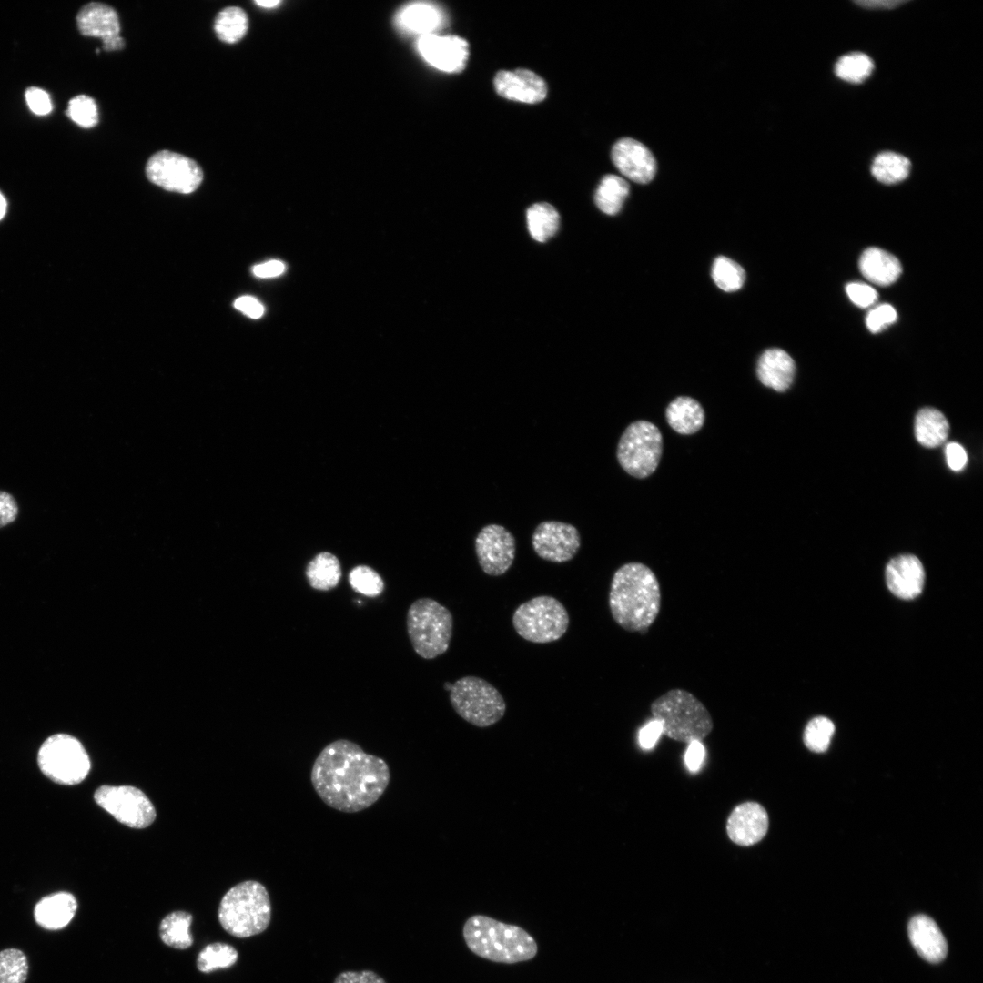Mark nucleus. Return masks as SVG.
<instances>
[{"label":"nucleus","instance_id":"obj_48","mask_svg":"<svg viewBox=\"0 0 983 983\" xmlns=\"http://www.w3.org/2000/svg\"><path fill=\"white\" fill-rule=\"evenodd\" d=\"M705 749L700 741L689 743L684 755V762L690 772L698 771L704 760Z\"/></svg>","mask_w":983,"mask_h":983},{"label":"nucleus","instance_id":"obj_30","mask_svg":"<svg viewBox=\"0 0 983 983\" xmlns=\"http://www.w3.org/2000/svg\"><path fill=\"white\" fill-rule=\"evenodd\" d=\"M628 194V183L619 176L608 174L602 178L594 199L601 211L615 215L621 210Z\"/></svg>","mask_w":983,"mask_h":983},{"label":"nucleus","instance_id":"obj_15","mask_svg":"<svg viewBox=\"0 0 983 983\" xmlns=\"http://www.w3.org/2000/svg\"><path fill=\"white\" fill-rule=\"evenodd\" d=\"M76 25L83 35L100 38L106 51L121 50L125 46L117 13L106 4L91 2L82 6L76 15Z\"/></svg>","mask_w":983,"mask_h":983},{"label":"nucleus","instance_id":"obj_26","mask_svg":"<svg viewBox=\"0 0 983 983\" xmlns=\"http://www.w3.org/2000/svg\"><path fill=\"white\" fill-rule=\"evenodd\" d=\"M949 424L942 412L934 408L920 410L915 419L917 441L927 448H935L948 438Z\"/></svg>","mask_w":983,"mask_h":983},{"label":"nucleus","instance_id":"obj_36","mask_svg":"<svg viewBox=\"0 0 983 983\" xmlns=\"http://www.w3.org/2000/svg\"><path fill=\"white\" fill-rule=\"evenodd\" d=\"M29 972L27 956L19 948L0 951V983H25Z\"/></svg>","mask_w":983,"mask_h":983},{"label":"nucleus","instance_id":"obj_8","mask_svg":"<svg viewBox=\"0 0 983 983\" xmlns=\"http://www.w3.org/2000/svg\"><path fill=\"white\" fill-rule=\"evenodd\" d=\"M512 623L517 634L524 640L534 644H548L561 639L566 633L570 616L565 606L557 598L539 595L515 609Z\"/></svg>","mask_w":983,"mask_h":983},{"label":"nucleus","instance_id":"obj_6","mask_svg":"<svg viewBox=\"0 0 983 983\" xmlns=\"http://www.w3.org/2000/svg\"><path fill=\"white\" fill-rule=\"evenodd\" d=\"M407 632L414 651L424 659L443 654L452 638L451 611L429 597L415 600L407 612Z\"/></svg>","mask_w":983,"mask_h":983},{"label":"nucleus","instance_id":"obj_35","mask_svg":"<svg viewBox=\"0 0 983 983\" xmlns=\"http://www.w3.org/2000/svg\"><path fill=\"white\" fill-rule=\"evenodd\" d=\"M874 63L864 53L855 52L841 56L835 66V73L840 79L859 84L872 73Z\"/></svg>","mask_w":983,"mask_h":983},{"label":"nucleus","instance_id":"obj_44","mask_svg":"<svg viewBox=\"0 0 983 983\" xmlns=\"http://www.w3.org/2000/svg\"><path fill=\"white\" fill-rule=\"evenodd\" d=\"M334 983H386V981L371 970H362L341 972L336 977Z\"/></svg>","mask_w":983,"mask_h":983},{"label":"nucleus","instance_id":"obj_46","mask_svg":"<svg viewBox=\"0 0 983 983\" xmlns=\"http://www.w3.org/2000/svg\"><path fill=\"white\" fill-rule=\"evenodd\" d=\"M945 455L948 467L955 471L963 470L968 462L965 449L957 442H949L946 445Z\"/></svg>","mask_w":983,"mask_h":983},{"label":"nucleus","instance_id":"obj_32","mask_svg":"<svg viewBox=\"0 0 983 983\" xmlns=\"http://www.w3.org/2000/svg\"><path fill=\"white\" fill-rule=\"evenodd\" d=\"M911 163L903 155L894 152L878 154L872 164L871 173L884 184H896L905 180L910 171Z\"/></svg>","mask_w":983,"mask_h":983},{"label":"nucleus","instance_id":"obj_14","mask_svg":"<svg viewBox=\"0 0 983 983\" xmlns=\"http://www.w3.org/2000/svg\"><path fill=\"white\" fill-rule=\"evenodd\" d=\"M532 546L540 558L562 563L577 554L581 547V535L577 528L570 523L545 521L534 529Z\"/></svg>","mask_w":983,"mask_h":983},{"label":"nucleus","instance_id":"obj_53","mask_svg":"<svg viewBox=\"0 0 983 983\" xmlns=\"http://www.w3.org/2000/svg\"><path fill=\"white\" fill-rule=\"evenodd\" d=\"M7 208V202L4 195L0 191V220L5 217Z\"/></svg>","mask_w":983,"mask_h":983},{"label":"nucleus","instance_id":"obj_49","mask_svg":"<svg viewBox=\"0 0 983 983\" xmlns=\"http://www.w3.org/2000/svg\"><path fill=\"white\" fill-rule=\"evenodd\" d=\"M234 307L251 319H259L264 313L263 305L251 296L238 298L234 302Z\"/></svg>","mask_w":983,"mask_h":983},{"label":"nucleus","instance_id":"obj_40","mask_svg":"<svg viewBox=\"0 0 983 983\" xmlns=\"http://www.w3.org/2000/svg\"><path fill=\"white\" fill-rule=\"evenodd\" d=\"M68 117L84 128H91L98 122V111L96 101L86 95L73 97L67 106Z\"/></svg>","mask_w":983,"mask_h":983},{"label":"nucleus","instance_id":"obj_7","mask_svg":"<svg viewBox=\"0 0 983 983\" xmlns=\"http://www.w3.org/2000/svg\"><path fill=\"white\" fill-rule=\"evenodd\" d=\"M449 697L456 714L480 728L495 725L506 712V703L499 690L479 676L467 675L455 681Z\"/></svg>","mask_w":983,"mask_h":983},{"label":"nucleus","instance_id":"obj_37","mask_svg":"<svg viewBox=\"0 0 983 983\" xmlns=\"http://www.w3.org/2000/svg\"><path fill=\"white\" fill-rule=\"evenodd\" d=\"M712 278L719 289L731 292L742 288L745 274L739 264L726 257L720 256L714 261Z\"/></svg>","mask_w":983,"mask_h":983},{"label":"nucleus","instance_id":"obj_2","mask_svg":"<svg viewBox=\"0 0 983 983\" xmlns=\"http://www.w3.org/2000/svg\"><path fill=\"white\" fill-rule=\"evenodd\" d=\"M608 602L613 619L620 627L644 633L661 609L659 581L644 563H624L613 575Z\"/></svg>","mask_w":983,"mask_h":983},{"label":"nucleus","instance_id":"obj_31","mask_svg":"<svg viewBox=\"0 0 983 983\" xmlns=\"http://www.w3.org/2000/svg\"><path fill=\"white\" fill-rule=\"evenodd\" d=\"M528 229L533 239L545 242L558 230L560 216L549 203H536L526 213Z\"/></svg>","mask_w":983,"mask_h":983},{"label":"nucleus","instance_id":"obj_13","mask_svg":"<svg viewBox=\"0 0 983 983\" xmlns=\"http://www.w3.org/2000/svg\"><path fill=\"white\" fill-rule=\"evenodd\" d=\"M474 548L481 569L488 575L501 576L514 562L516 541L505 527L492 523L478 532Z\"/></svg>","mask_w":983,"mask_h":983},{"label":"nucleus","instance_id":"obj_51","mask_svg":"<svg viewBox=\"0 0 983 983\" xmlns=\"http://www.w3.org/2000/svg\"><path fill=\"white\" fill-rule=\"evenodd\" d=\"M855 3L857 4L858 5H860L861 7L866 8V9H872V10H874V9L875 10H877H877L886 9V10H887V9L897 8L899 5H901L905 4V3H907V1H901V0H896V1L895 0H881V1L880 0H871V1H866V0H865V1H856Z\"/></svg>","mask_w":983,"mask_h":983},{"label":"nucleus","instance_id":"obj_33","mask_svg":"<svg viewBox=\"0 0 983 983\" xmlns=\"http://www.w3.org/2000/svg\"><path fill=\"white\" fill-rule=\"evenodd\" d=\"M248 27L247 14L238 6L222 9L214 21V30L219 40L234 44L246 35Z\"/></svg>","mask_w":983,"mask_h":983},{"label":"nucleus","instance_id":"obj_21","mask_svg":"<svg viewBox=\"0 0 983 983\" xmlns=\"http://www.w3.org/2000/svg\"><path fill=\"white\" fill-rule=\"evenodd\" d=\"M908 937L917 952L927 961L938 963L948 953V944L937 923L929 917L917 915L908 924Z\"/></svg>","mask_w":983,"mask_h":983},{"label":"nucleus","instance_id":"obj_16","mask_svg":"<svg viewBox=\"0 0 983 983\" xmlns=\"http://www.w3.org/2000/svg\"><path fill=\"white\" fill-rule=\"evenodd\" d=\"M418 50L429 64L448 73L461 71L469 56L467 41L457 35H421Z\"/></svg>","mask_w":983,"mask_h":983},{"label":"nucleus","instance_id":"obj_23","mask_svg":"<svg viewBox=\"0 0 983 983\" xmlns=\"http://www.w3.org/2000/svg\"><path fill=\"white\" fill-rule=\"evenodd\" d=\"M796 365L784 350L774 348L763 352L757 361L756 375L765 387L784 392L794 381Z\"/></svg>","mask_w":983,"mask_h":983},{"label":"nucleus","instance_id":"obj_12","mask_svg":"<svg viewBox=\"0 0 983 983\" xmlns=\"http://www.w3.org/2000/svg\"><path fill=\"white\" fill-rule=\"evenodd\" d=\"M146 175L153 184L181 194L194 192L203 180V171L196 161L169 150L158 151L149 157Z\"/></svg>","mask_w":983,"mask_h":983},{"label":"nucleus","instance_id":"obj_22","mask_svg":"<svg viewBox=\"0 0 983 983\" xmlns=\"http://www.w3.org/2000/svg\"><path fill=\"white\" fill-rule=\"evenodd\" d=\"M76 897L67 891H58L43 897L34 907L35 921L47 930L66 927L77 910Z\"/></svg>","mask_w":983,"mask_h":983},{"label":"nucleus","instance_id":"obj_25","mask_svg":"<svg viewBox=\"0 0 983 983\" xmlns=\"http://www.w3.org/2000/svg\"><path fill=\"white\" fill-rule=\"evenodd\" d=\"M665 418L674 431L689 435L697 432L704 425V410L696 400L679 396L667 406Z\"/></svg>","mask_w":983,"mask_h":983},{"label":"nucleus","instance_id":"obj_54","mask_svg":"<svg viewBox=\"0 0 983 983\" xmlns=\"http://www.w3.org/2000/svg\"><path fill=\"white\" fill-rule=\"evenodd\" d=\"M451 686H452V684H451V683H448V682H447V683H445V684H444V688H445V690H447V691H449V692H450V690L451 689Z\"/></svg>","mask_w":983,"mask_h":983},{"label":"nucleus","instance_id":"obj_45","mask_svg":"<svg viewBox=\"0 0 983 983\" xmlns=\"http://www.w3.org/2000/svg\"><path fill=\"white\" fill-rule=\"evenodd\" d=\"M18 514V505L10 493L0 491V528L13 522Z\"/></svg>","mask_w":983,"mask_h":983},{"label":"nucleus","instance_id":"obj_18","mask_svg":"<svg viewBox=\"0 0 983 983\" xmlns=\"http://www.w3.org/2000/svg\"><path fill=\"white\" fill-rule=\"evenodd\" d=\"M768 826V815L764 806L756 802H745L731 812L726 832L735 844L748 846L765 837Z\"/></svg>","mask_w":983,"mask_h":983},{"label":"nucleus","instance_id":"obj_24","mask_svg":"<svg viewBox=\"0 0 983 983\" xmlns=\"http://www.w3.org/2000/svg\"><path fill=\"white\" fill-rule=\"evenodd\" d=\"M859 269L870 282L887 286L894 283L902 272V267L894 255L878 248H868L861 255Z\"/></svg>","mask_w":983,"mask_h":983},{"label":"nucleus","instance_id":"obj_43","mask_svg":"<svg viewBox=\"0 0 983 983\" xmlns=\"http://www.w3.org/2000/svg\"><path fill=\"white\" fill-rule=\"evenodd\" d=\"M26 104L30 110L38 116H46L52 110V102L49 95L43 89L35 86L28 87L25 93Z\"/></svg>","mask_w":983,"mask_h":983},{"label":"nucleus","instance_id":"obj_9","mask_svg":"<svg viewBox=\"0 0 983 983\" xmlns=\"http://www.w3.org/2000/svg\"><path fill=\"white\" fill-rule=\"evenodd\" d=\"M37 764L44 775L64 785L81 783L91 767L88 754L81 742L67 734L47 737L38 750Z\"/></svg>","mask_w":983,"mask_h":983},{"label":"nucleus","instance_id":"obj_27","mask_svg":"<svg viewBox=\"0 0 983 983\" xmlns=\"http://www.w3.org/2000/svg\"><path fill=\"white\" fill-rule=\"evenodd\" d=\"M305 574L310 587L329 591L339 584L342 573L339 559L331 552H322L308 563Z\"/></svg>","mask_w":983,"mask_h":983},{"label":"nucleus","instance_id":"obj_52","mask_svg":"<svg viewBox=\"0 0 983 983\" xmlns=\"http://www.w3.org/2000/svg\"><path fill=\"white\" fill-rule=\"evenodd\" d=\"M256 4L258 5L259 6L264 7V8H271V7H274V6L278 5L279 4H280V1L263 0V1H256Z\"/></svg>","mask_w":983,"mask_h":983},{"label":"nucleus","instance_id":"obj_41","mask_svg":"<svg viewBox=\"0 0 983 983\" xmlns=\"http://www.w3.org/2000/svg\"><path fill=\"white\" fill-rule=\"evenodd\" d=\"M897 318V314L894 307L883 303L869 310L866 318V324L872 333H877L893 324Z\"/></svg>","mask_w":983,"mask_h":983},{"label":"nucleus","instance_id":"obj_47","mask_svg":"<svg viewBox=\"0 0 983 983\" xmlns=\"http://www.w3.org/2000/svg\"><path fill=\"white\" fill-rule=\"evenodd\" d=\"M663 734L662 725L654 719L647 723L639 732V744L644 750L652 749Z\"/></svg>","mask_w":983,"mask_h":983},{"label":"nucleus","instance_id":"obj_4","mask_svg":"<svg viewBox=\"0 0 983 983\" xmlns=\"http://www.w3.org/2000/svg\"><path fill=\"white\" fill-rule=\"evenodd\" d=\"M271 904L266 887L255 880L232 887L222 897L218 918L223 929L238 938L264 932L270 922Z\"/></svg>","mask_w":983,"mask_h":983},{"label":"nucleus","instance_id":"obj_1","mask_svg":"<svg viewBox=\"0 0 983 983\" xmlns=\"http://www.w3.org/2000/svg\"><path fill=\"white\" fill-rule=\"evenodd\" d=\"M312 786L329 807L357 813L375 804L390 780L388 764L366 753L358 744L338 739L328 744L316 757L311 772Z\"/></svg>","mask_w":983,"mask_h":983},{"label":"nucleus","instance_id":"obj_17","mask_svg":"<svg viewBox=\"0 0 983 983\" xmlns=\"http://www.w3.org/2000/svg\"><path fill=\"white\" fill-rule=\"evenodd\" d=\"M611 157L620 173L633 182L646 184L654 177V157L644 144L633 138L618 140L613 146Z\"/></svg>","mask_w":983,"mask_h":983},{"label":"nucleus","instance_id":"obj_50","mask_svg":"<svg viewBox=\"0 0 983 983\" xmlns=\"http://www.w3.org/2000/svg\"><path fill=\"white\" fill-rule=\"evenodd\" d=\"M285 271V265L279 260H270L256 265L252 269L255 276L259 278H273L281 275Z\"/></svg>","mask_w":983,"mask_h":983},{"label":"nucleus","instance_id":"obj_5","mask_svg":"<svg viewBox=\"0 0 983 983\" xmlns=\"http://www.w3.org/2000/svg\"><path fill=\"white\" fill-rule=\"evenodd\" d=\"M651 713L661 723L663 734L679 742H701L713 729L704 704L684 689H672L657 697L651 704Z\"/></svg>","mask_w":983,"mask_h":983},{"label":"nucleus","instance_id":"obj_3","mask_svg":"<svg viewBox=\"0 0 983 983\" xmlns=\"http://www.w3.org/2000/svg\"><path fill=\"white\" fill-rule=\"evenodd\" d=\"M462 935L473 954L496 963L528 961L538 952L535 939L525 929L485 915L471 916L463 925Z\"/></svg>","mask_w":983,"mask_h":983},{"label":"nucleus","instance_id":"obj_28","mask_svg":"<svg viewBox=\"0 0 983 983\" xmlns=\"http://www.w3.org/2000/svg\"><path fill=\"white\" fill-rule=\"evenodd\" d=\"M442 21L441 12L428 3L410 5L399 15V23L402 28L421 35L434 34Z\"/></svg>","mask_w":983,"mask_h":983},{"label":"nucleus","instance_id":"obj_39","mask_svg":"<svg viewBox=\"0 0 983 983\" xmlns=\"http://www.w3.org/2000/svg\"><path fill=\"white\" fill-rule=\"evenodd\" d=\"M349 583L355 592L370 597L378 596L384 590L383 579L368 565L352 568L349 573Z\"/></svg>","mask_w":983,"mask_h":983},{"label":"nucleus","instance_id":"obj_11","mask_svg":"<svg viewBox=\"0 0 983 983\" xmlns=\"http://www.w3.org/2000/svg\"><path fill=\"white\" fill-rule=\"evenodd\" d=\"M95 802L120 823L132 828H145L156 818V810L140 789L131 785H101L94 793Z\"/></svg>","mask_w":983,"mask_h":983},{"label":"nucleus","instance_id":"obj_29","mask_svg":"<svg viewBox=\"0 0 983 983\" xmlns=\"http://www.w3.org/2000/svg\"><path fill=\"white\" fill-rule=\"evenodd\" d=\"M193 917L190 913L177 910L167 914L159 924L161 941L176 949H187L194 939L190 932Z\"/></svg>","mask_w":983,"mask_h":983},{"label":"nucleus","instance_id":"obj_38","mask_svg":"<svg viewBox=\"0 0 983 983\" xmlns=\"http://www.w3.org/2000/svg\"><path fill=\"white\" fill-rule=\"evenodd\" d=\"M834 733L835 725L833 722L825 716H817L810 720L806 725L803 740L809 750L822 753L829 747Z\"/></svg>","mask_w":983,"mask_h":983},{"label":"nucleus","instance_id":"obj_19","mask_svg":"<svg viewBox=\"0 0 983 983\" xmlns=\"http://www.w3.org/2000/svg\"><path fill=\"white\" fill-rule=\"evenodd\" d=\"M885 576L889 591L901 599H914L923 591L925 571L915 555L902 554L891 559L887 565Z\"/></svg>","mask_w":983,"mask_h":983},{"label":"nucleus","instance_id":"obj_20","mask_svg":"<svg viewBox=\"0 0 983 983\" xmlns=\"http://www.w3.org/2000/svg\"><path fill=\"white\" fill-rule=\"evenodd\" d=\"M496 92L502 97L522 103H538L547 95L544 80L528 69L499 71L494 77Z\"/></svg>","mask_w":983,"mask_h":983},{"label":"nucleus","instance_id":"obj_34","mask_svg":"<svg viewBox=\"0 0 983 983\" xmlns=\"http://www.w3.org/2000/svg\"><path fill=\"white\" fill-rule=\"evenodd\" d=\"M237 949L227 943L214 942L207 945L197 957V968L210 973L232 967L238 960Z\"/></svg>","mask_w":983,"mask_h":983},{"label":"nucleus","instance_id":"obj_10","mask_svg":"<svg viewBox=\"0 0 983 983\" xmlns=\"http://www.w3.org/2000/svg\"><path fill=\"white\" fill-rule=\"evenodd\" d=\"M663 453L659 429L647 421L632 422L620 437L616 456L621 467L631 476L644 479L657 469Z\"/></svg>","mask_w":983,"mask_h":983},{"label":"nucleus","instance_id":"obj_42","mask_svg":"<svg viewBox=\"0 0 983 983\" xmlns=\"http://www.w3.org/2000/svg\"><path fill=\"white\" fill-rule=\"evenodd\" d=\"M846 291L850 300L860 308L873 305L878 297L873 287L861 282L848 283Z\"/></svg>","mask_w":983,"mask_h":983}]
</instances>
